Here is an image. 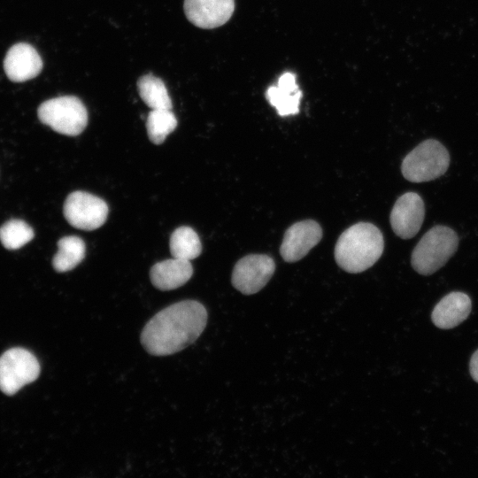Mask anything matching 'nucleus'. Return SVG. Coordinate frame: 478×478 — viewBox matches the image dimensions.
Here are the masks:
<instances>
[{
  "mask_svg": "<svg viewBox=\"0 0 478 478\" xmlns=\"http://www.w3.org/2000/svg\"><path fill=\"white\" fill-rule=\"evenodd\" d=\"M202 251L197 234L189 227L176 228L170 237V251L173 258L191 260L197 258Z\"/></svg>",
  "mask_w": 478,
  "mask_h": 478,
  "instance_id": "a211bd4d",
  "label": "nucleus"
},
{
  "mask_svg": "<svg viewBox=\"0 0 478 478\" xmlns=\"http://www.w3.org/2000/svg\"><path fill=\"white\" fill-rule=\"evenodd\" d=\"M34 238L33 228L24 220L12 219L0 227V241L8 250H17Z\"/></svg>",
  "mask_w": 478,
  "mask_h": 478,
  "instance_id": "aec40b11",
  "label": "nucleus"
},
{
  "mask_svg": "<svg viewBox=\"0 0 478 478\" xmlns=\"http://www.w3.org/2000/svg\"><path fill=\"white\" fill-rule=\"evenodd\" d=\"M183 8L189 22L200 28L212 29L230 19L235 0H184Z\"/></svg>",
  "mask_w": 478,
  "mask_h": 478,
  "instance_id": "9b49d317",
  "label": "nucleus"
},
{
  "mask_svg": "<svg viewBox=\"0 0 478 478\" xmlns=\"http://www.w3.org/2000/svg\"><path fill=\"white\" fill-rule=\"evenodd\" d=\"M450 155L438 141L428 139L404 158L401 171L412 182H424L442 176L448 169Z\"/></svg>",
  "mask_w": 478,
  "mask_h": 478,
  "instance_id": "20e7f679",
  "label": "nucleus"
},
{
  "mask_svg": "<svg viewBox=\"0 0 478 478\" xmlns=\"http://www.w3.org/2000/svg\"><path fill=\"white\" fill-rule=\"evenodd\" d=\"M266 97L280 116L297 114L302 91L296 82V75L289 72L283 73L277 85L267 89Z\"/></svg>",
  "mask_w": 478,
  "mask_h": 478,
  "instance_id": "4468645a",
  "label": "nucleus"
},
{
  "mask_svg": "<svg viewBox=\"0 0 478 478\" xmlns=\"http://www.w3.org/2000/svg\"><path fill=\"white\" fill-rule=\"evenodd\" d=\"M205 307L196 300L173 304L156 313L141 333V343L153 356L182 351L203 333L207 323Z\"/></svg>",
  "mask_w": 478,
  "mask_h": 478,
  "instance_id": "f257e3e1",
  "label": "nucleus"
},
{
  "mask_svg": "<svg viewBox=\"0 0 478 478\" xmlns=\"http://www.w3.org/2000/svg\"><path fill=\"white\" fill-rule=\"evenodd\" d=\"M4 68L11 81L22 82L36 77L41 73L42 61L32 45L19 42L12 46L7 51Z\"/></svg>",
  "mask_w": 478,
  "mask_h": 478,
  "instance_id": "f8f14e48",
  "label": "nucleus"
},
{
  "mask_svg": "<svg viewBox=\"0 0 478 478\" xmlns=\"http://www.w3.org/2000/svg\"><path fill=\"white\" fill-rule=\"evenodd\" d=\"M108 211V205L103 199L84 191L69 194L63 209L68 223L82 230H94L104 225Z\"/></svg>",
  "mask_w": 478,
  "mask_h": 478,
  "instance_id": "0eeeda50",
  "label": "nucleus"
},
{
  "mask_svg": "<svg viewBox=\"0 0 478 478\" xmlns=\"http://www.w3.org/2000/svg\"><path fill=\"white\" fill-rule=\"evenodd\" d=\"M454 230L437 225L430 228L412 251L411 264L422 275H430L443 266L458 248Z\"/></svg>",
  "mask_w": 478,
  "mask_h": 478,
  "instance_id": "7ed1b4c3",
  "label": "nucleus"
},
{
  "mask_svg": "<svg viewBox=\"0 0 478 478\" xmlns=\"http://www.w3.org/2000/svg\"><path fill=\"white\" fill-rule=\"evenodd\" d=\"M142 100L151 109H172V100L164 81L151 73L143 75L137 81Z\"/></svg>",
  "mask_w": 478,
  "mask_h": 478,
  "instance_id": "f3484780",
  "label": "nucleus"
},
{
  "mask_svg": "<svg viewBox=\"0 0 478 478\" xmlns=\"http://www.w3.org/2000/svg\"><path fill=\"white\" fill-rule=\"evenodd\" d=\"M471 300L463 292H451L435 306L431 319L439 328L449 329L464 321L471 312Z\"/></svg>",
  "mask_w": 478,
  "mask_h": 478,
  "instance_id": "ddd939ff",
  "label": "nucleus"
},
{
  "mask_svg": "<svg viewBox=\"0 0 478 478\" xmlns=\"http://www.w3.org/2000/svg\"><path fill=\"white\" fill-rule=\"evenodd\" d=\"M424 216L425 206L421 197L414 192H407L396 201L389 220L397 236L410 239L419 232Z\"/></svg>",
  "mask_w": 478,
  "mask_h": 478,
  "instance_id": "1a4fd4ad",
  "label": "nucleus"
},
{
  "mask_svg": "<svg viewBox=\"0 0 478 478\" xmlns=\"http://www.w3.org/2000/svg\"><path fill=\"white\" fill-rule=\"evenodd\" d=\"M40 121L54 131L70 136L82 133L88 124V112L76 96H63L44 101L38 108Z\"/></svg>",
  "mask_w": 478,
  "mask_h": 478,
  "instance_id": "39448f33",
  "label": "nucleus"
},
{
  "mask_svg": "<svg viewBox=\"0 0 478 478\" xmlns=\"http://www.w3.org/2000/svg\"><path fill=\"white\" fill-rule=\"evenodd\" d=\"M322 230L314 220H306L290 226L285 232L280 248L282 258L296 262L303 258L321 239Z\"/></svg>",
  "mask_w": 478,
  "mask_h": 478,
  "instance_id": "9d476101",
  "label": "nucleus"
},
{
  "mask_svg": "<svg viewBox=\"0 0 478 478\" xmlns=\"http://www.w3.org/2000/svg\"><path fill=\"white\" fill-rule=\"evenodd\" d=\"M58 250L52 259L57 272L64 273L76 267L85 257V243L75 235L65 236L58 242Z\"/></svg>",
  "mask_w": 478,
  "mask_h": 478,
  "instance_id": "dca6fc26",
  "label": "nucleus"
},
{
  "mask_svg": "<svg viewBox=\"0 0 478 478\" xmlns=\"http://www.w3.org/2000/svg\"><path fill=\"white\" fill-rule=\"evenodd\" d=\"M177 126V120L171 110H151L146 120L147 134L151 143L161 144Z\"/></svg>",
  "mask_w": 478,
  "mask_h": 478,
  "instance_id": "6ab92c4d",
  "label": "nucleus"
},
{
  "mask_svg": "<svg viewBox=\"0 0 478 478\" xmlns=\"http://www.w3.org/2000/svg\"><path fill=\"white\" fill-rule=\"evenodd\" d=\"M383 248V236L379 228L371 223L359 222L339 236L335 247V258L344 271L361 273L380 258Z\"/></svg>",
  "mask_w": 478,
  "mask_h": 478,
  "instance_id": "f03ea898",
  "label": "nucleus"
},
{
  "mask_svg": "<svg viewBox=\"0 0 478 478\" xmlns=\"http://www.w3.org/2000/svg\"><path fill=\"white\" fill-rule=\"evenodd\" d=\"M189 260L170 258L156 263L150 268V281L158 289L171 290L185 284L192 276Z\"/></svg>",
  "mask_w": 478,
  "mask_h": 478,
  "instance_id": "2eb2a0df",
  "label": "nucleus"
},
{
  "mask_svg": "<svg viewBox=\"0 0 478 478\" xmlns=\"http://www.w3.org/2000/svg\"><path fill=\"white\" fill-rule=\"evenodd\" d=\"M275 270L274 259L264 254H251L235 264L231 281L244 295L258 292L271 279Z\"/></svg>",
  "mask_w": 478,
  "mask_h": 478,
  "instance_id": "6e6552de",
  "label": "nucleus"
},
{
  "mask_svg": "<svg viewBox=\"0 0 478 478\" xmlns=\"http://www.w3.org/2000/svg\"><path fill=\"white\" fill-rule=\"evenodd\" d=\"M40 374L35 356L23 348H12L0 356V389L13 395Z\"/></svg>",
  "mask_w": 478,
  "mask_h": 478,
  "instance_id": "423d86ee",
  "label": "nucleus"
},
{
  "mask_svg": "<svg viewBox=\"0 0 478 478\" xmlns=\"http://www.w3.org/2000/svg\"><path fill=\"white\" fill-rule=\"evenodd\" d=\"M470 374L478 382V350L473 354L470 359Z\"/></svg>",
  "mask_w": 478,
  "mask_h": 478,
  "instance_id": "412c9836",
  "label": "nucleus"
}]
</instances>
